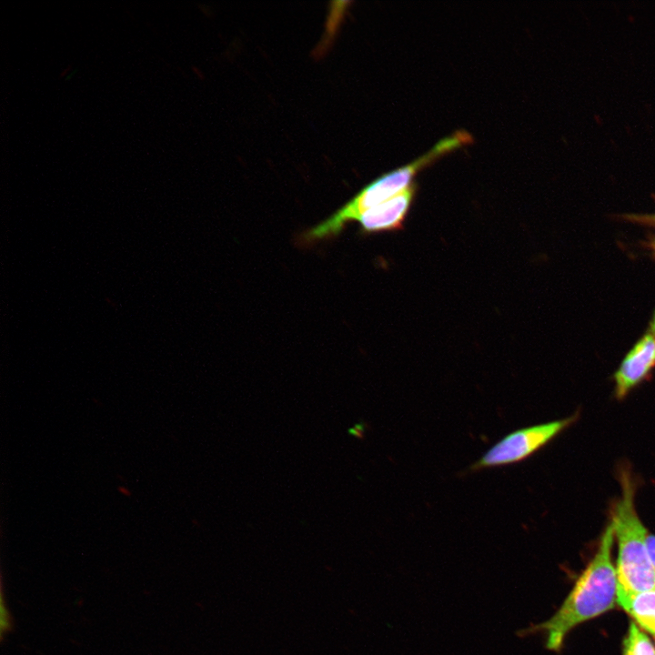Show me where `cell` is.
<instances>
[{"label":"cell","instance_id":"cell-1","mask_svg":"<svg viewBox=\"0 0 655 655\" xmlns=\"http://www.w3.org/2000/svg\"><path fill=\"white\" fill-rule=\"evenodd\" d=\"M614 530L610 523L598 549L556 614L530 631L547 632V648L559 650L566 635L577 625L612 609L617 601L618 579L611 561Z\"/></svg>","mask_w":655,"mask_h":655},{"label":"cell","instance_id":"cell-2","mask_svg":"<svg viewBox=\"0 0 655 655\" xmlns=\"http://www.w3.org/2000/svg\"><path fill=\"white\" fill-rule=\"evenodd\" d=\"M471 136L458 131L440 140L428 153L411 163L382 175L363 187L353 198L341 208L316 227L301 235V241L313 243L317 240L331 238L343 230L345 226L357 218L365 211L372 208L409 187L413 179L424 166L435 159L471 143Z\"/></svg>","mask_w":655,"mask_h":655},{"label":"cell","instance_id":"cell-3","mask_svg":"<svg viewBox=\"0 0 655 655\" xmlns=\"http://www.w3.org/2000/svg\"><path fill=\"white\" fill-rule=\"evenodd\" d=\"M621 495L611 509V525L618 541V586L630 591L655 590V568L647 549L648 530L635 509V485L630 473L620 472Z\"/></svg>","mask_w":655,"mask_h":655},{"label":"cell","instance_id":"cell-4","mask_svg":"<svg viewBox=\"0 0 655 655\" xmlns=\"http://www.w3.org/2000/svg\"><path fill=\"white\" fill-rule=\"evenodd\" d=\"M575 420V417L516 429L490 447L467 471L504 467L525 460L547 445Z\"/></svg>","mask_w":655,"mask_h":655},{"label":"cell","instance_id":"cell-5","mask_svg":"<svg viewBox=\"0 0 655 655\" xmlns=\"http://www.w3.org/2000/svg\"><path fill=\"white\" fill-rule=\"evenodd\" d=\"M655 368V335H644L622 360L614 375L615 394L624 398L634 387L647 378Z\"/></svg>","mask_w":655,"mask_h":655},{"label":"cell","instance_id":"cell-6","mask_svg":"<svg viewBox=\"0 0 655 655\" xmlns=\"http://www.w3.org/2000/svg\"><path fill=\"white\" fill-rule=\"evenodd\" d=\"M415 192L416 186L412 184L399 194L362 213L356 220L362 232L399 230L411 207Z\"/></svg>","mask_w":655,"mask_h":655},{"label":"cell","instance_id":"cell-7","mask_svg":"<svg viewBox=\"0 0 655 655\" xmlns=\"http://www.w3.org/2000/svg\"><path fill=\"white\" fill-rule=\"evenodd\" d=\"M617 602L655 638V590L630 591L618 586Z\"/></svg>","mask_w":655,"mask_h":655},{"label":"cell","instance_id":"cell-8","mask_svg":"<svg viewBox=\"0 0 655 655\" xmlns=\"http://www.w3.org/2000/svg\"><path fill=\"white\" fill-rule=\"evenodd\" d=\"M623 655H655V644L635 622H630L623 642Z\"/></svg>","mask_w":655,"mask_h":655},{"label":"cell","instance_id":"cell-9","mask_svg":"<svg viewBox=\"0 0 655 655\" xmlns=\"http://www.w3.org/2000/svg\"><path fill=\"white\" fill-rule=\"evenodd\" d=\"M0 599H1V600H0V634H1V639H3L4 634L12 630L13 622H12L10 613L5 603L3 590L1 591Z\"/></svg>","mask_w":655,"mask_h":655},{"label":"cell","instance_id":"cell-10","mask_svg":"<svg viewBox=\"0 0 655 655\" xmlns=\"http://www.w3.org/2000/svg\"><path fill=\"white\" fill-rule=\"evenodd\" d=\"M623 217H625V219L630 220L631 222L655 227V214H649V215H647V214H645V215L630 214V215H624Z\"/></svg>","mask_w":655,"mask_h":655},{"label":"cell","instance_id":"cell-11","mask_svg":"<svg viewBox=\"0 0 655 655\" xmlns=\"http://www.w3.org/2000/svg\"><path fill=\"white\" fill-rule=\"evenodd\" d=\"M647 549L650 561L655 568V535H648Z\"/></svg>","mask_w":655,"mask_h":655},{"label":"cell","instance_id":"cell-12","mask_svg":"<svg viewBox=\"0 0 655 655\" xmlns=\"http://www.w3.org/2000/svg\"><path fill=\"white\" fill-rule=\"evenodd\" d=\"M649 333H650V334H652V335H655V313H654V316H653V317H652V319H651V321H650V323Z\"/></svg>","mask_w":655,"mask_h":655},{"label":"cell","instance_id":"cell-13","mask_svg":"<svg viewBox=\"0 0 655 655\" xmlns=\"http://www.w3.org/2000/svg\"><path fill=\"white\" fill-rule=\"evenodd\" d=\"M650 248L653 250V253L655 255V238L652 239V241L650 244Z\"/></svg>","mask_w":655,"mask_h":655}]
</instances>
